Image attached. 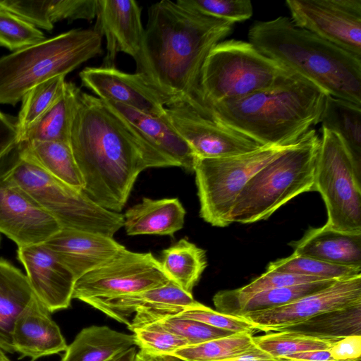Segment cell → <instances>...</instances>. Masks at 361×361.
I'll return each instance as SVG.
<instances>
[{"label":"cell","mask_w":361,"mask_h":361,"mask_svg":"<svg viewBox=\"0 0 361 361\" xmlns=\"http://www.w3.org/2000/svg\"><path fill=\"white\" fill-rule=\"evenodd\" d=\"M95 203L121 213L140 173L148 168L178 166L97 97L80 92L69 138Z\"/></svg>","instance_id":"6da1fadb"},{"label":"cell","mask_w":361,"mask_h":361,"mask_svg":"<svg viewBox=\"0 0 361 361\" xmlns=\"http://www.w3.org/2000/svg\"><path fill=\"white\" fill-rule=\"evenodd\" d=\"M233 24L176 1L154 3L148 8L140 50L134 59L136 73L166 106L185 102L202 115V67L211 50L231 32Z\"/></svg>","instance_id":"7a4b0ae2"},{"label":"cell","mask_w":361,"mask_h":361,"mask_svg":"<svg viewBox=\"0 0 361 361\" xmlns=\"http://www.w3.org/2000/svg\"><path fill=\"white\" fill-rule=\"evenodd\" d=\"M326 96L318 86L295 73L274 87L212 104L211 119L263 146H290L320 123Z\"/></svg>","instance_id":"3957f363"},{"label":"cell","mask_w":361,"mask_h":361,"mask_svg":"<svg viewBox=\"0 0 361 361\" xmlns=\"http://www.w3.org/2000/svg\"><path fill=\"white\" fill-rule=\"evenodd\" d=\"M249 42L327 94L361 105V58L279 16L252 24Z\"/></svg>","instance_id":"277c9868"},{"label":"cell","mask_w":361,"mask_h":361,"mask_svg":"<svg viewBox=\"0 0 361 361\" xmlns=\"http://www.w3.org/2000/svg\"><path fill=\"white\" fill-rule=\"evenodd\" d=\"M319 145L317 132L310 129L255 173L236 200L229 216L231 224L267 219L295 197L314 191Z\"/></svg>","instance_id":"5b68a950"},{"label":"cell","mask_w":361,"mask_h":361,"mask_svg":"<svg viewBox=\"0 0 361 361\" xmlns=\"http://www.w3.org/2000/svg\"><path fill=\"white\" fill-rule=\"evenodd\" d=\"M102 39L94 29H74L1 57L0 104L14 106L37 84L100 54Z\"/></svg>","instance_id":"8992f818"},{"label":"cell","mask_w":361,"mask_h":361,"mask_svg":"<svg viewBox=\"0 0 361 361\" xmlns=\"http://www.w3.org/2000/svg\"><path fill=\"white\" fill-rule=\"evenodd\" d=\"M51 215L61 228L113 235L123 226V214L106 209L83 191L52 176L20 153L0 169Z\"/></svg>","instance_id":"52a82bcc"},{"label":"cell","mask_w":361,"mask_h":361,"mask_svg":"<svg viewBox=\"0 0 361 361\" xmlns=\"http://www.w3.org/2000/svg\"><path fill=\"white\" fill-rule=\"evenodd\" d=\"M295 74L262 54L249 42H220L209 52L202 70L200 87L204 117L211 119L212 104L274 87Z\"/></svg>","instance_id":"ba28073f"},{"label":"cell","mask_w":361,"mask_h":361,"mask_svg":"<svg viewBox=\"0 0 361 361\" xmlns=\"http://www.w3.org/2000/svg\"><path fill=\"white\" fill-rule=\"evenodd\" d=\"M314 191L324 202L327 227L346 233H361V171L341 137L322 128Z\"/></svg>","instance_id":"9c48e42d"},{"label":"cell","mask_w":361,"mask_h":361,"mask_svg":"<svg viewBox=\"0 0 361 361\" xmlns=\"http://www.w3.org/2000/svg\"><path fill=\"white\" fill-rule=\"evenodd\" d=\"M290 146H264L233 157L197 159L194 172L201 218L213 226L230 225L231 210L247 181Z\"/></svg>","instance_id":"30bf717a"},{"label":"cell","mask_w":361,"mask_h":361,"mask_svg":"<svg viewBox=\"0 0 361 361\" xmlns=\"http://www.w3.org/2000/svg\"><path fill=\"white\" fill-rule=\"evenodd\" d=\"M171 281L151 252L126 247L75 281L73 299L109 298L164 286Z\"/></svg>","instance_id":"8fae6325"},{"label":"cell","mask_w":361,"mask_h":361,"mask_svg":"<svg viewBox=\"0 0 361 361\" xmlns=\"http://www.w3.org/2000/svg\"><path fill=\"white\" fill-rule=\"evenodd\" d=\"M300 28L361 58V0H287Z\"/></svg>","instance_id":"7c38bea8"},{"label":"cell","mask_w":361,"mask_h":361,"mask_svg":"<svg viewBox=\"0 0 361 361\" xmlns=\"http://www.w3.org/2000/svg\"><path fill=\"white\" fill-rule=\"evenodd\" d=\"M165 111L166 118L197 159L233 157L264 147L238 130L202 116L185 102L167 106Z\"/></svg>","instance_id":"4fadbf2b"},{"label":"cell","mask_w":361,"mask_h":361,"mask_svg":"<svg viewBox=\"0 0 361 361\" xmlns=\"http://www.w3.org/2000/svg\"><path fill=\"white\" fill-rule=\"evenodd\" d=\"M361 304V275L337 280L329 286L288 304L251 312L240 317L255 330L273 332L329 311Z\"/></svg>","instance_id":"5bb4252c"},{"label":"cell","mask_w":361,"mask_h":361,"mask_svg":"<svg viewBox=\"0 0 361 361\" xmlns=\"http://www.w3.org/2000/svg\"><path fill=\"white\" fill-rule=\"evenodd\" d=\"M85 302L107 316L135 329L164 317L176 315L196 305L192 294L170 281L154 288L109 298H94Z\"/></svg>","instance_id":"9a60e30c"},{"label":"cell","mask_w":361,"mask_h":361,"mask_svg":"<svg viewBox=\"0 0 361 361\" xmlns=\"http://www.w3.org/2000/svg\"><path fill=\"white\" fill-rule=\"evenodd\" d=\"M61 229L19 186L0 176V233L18 247L44 243Z\"/></svg>","instance_id":"2e32d148"},{"label":"cell","mask_w":361,"mask_h":361,"mask_svg":"<svg viewBox=\"0 0 361 361\" xmlns=\"http://www.w3.org/2000/svg\"><path fill=\"white\" fill-rule=\"evenodd\" d=\"M82 84L98 98L119 103L159 117L166 115V106L159 94L137 73L114 67H87L79 74Z\"/></svg>","instance_id":"e0dca14e"},{"label":"cell","mask_w":361,"mask_h":361,"mask_svg":"<svg viewBox=\"0 0 361 361\" xmlns=\"http://www.w3.org/2000/svg\"><path fill=\"white\" fill-rule=\"evenodd\" d=\"M30 285L38 300L51 313L68 308L75 279L44 244L18 247Z\"/></svg>","instance_id":"ac0fdd59"},{"label":"cell","mask_w":361,"mask_h":361,"mask_svg":"<svg viewBox=\"0 0 361 361\" xmlns=\"http://www.w3.org/2000/svg\"><path fill=\"white\" fill-rule=\"evenodd\" d=\"M94 30L106 38V54L102 66L114 67L119 52L135 59L144 35L141 8L133 0H97Z\"/></svg>","instance_id":"d6986e66"},{"label":"cell","mask_w":361,"mask_h":361,"mask_svg":"<svg viewBox=\"0 0 361 361\" xmlns=\"http://www.w3.org/2000/svg\"><path fill=\"white\" fill-rule=\"evenodd\" d=\"M43 244L75 280L102 266L125 247L111 236L68 228H61Z\"/></svg>","instance_id":"ffe728a7"},{"label":"cell","mask_w":361,"mask_h":361,"mask_svg":"<svg viewBox=\"0 0 361 361\" xmlns=\"http://www.w3.org/2000/svg\"><path fill=\"white\" fill-rule=\"evenodd\" d=\"M50 312L35 296L16 320L12 344L19 359L30 361L66 351L68 345Z\"/></svg>","instance_id":"44dd1931"},{"label":"cell","mask_w":361,"mask_h":361,"mask_svg":"<svg viewBox=\"0 0 361 361\" xmlns=\"http://www.w3.org/2000/svg\"><path fill=\"white\" fill-rule=\"evenodd\" d=\"M103 101L158 152L178 167L194 172L197 158L192 149L165 116L159 117L119 103Z\"/></svg>","instance_id":"7402d4cb"},{"label":"cell","mask_w":361,"mask_h":361,"mask_svg":"<svg viewBox=\"0 0 361 361\" xmlns=\"http://www.w3.org/2000/svg\"><path fill=\"white\" fill-rule=\"evenodd\" d=\"M293 254L330 264L361 267V233L336 231L324 225L310 229L293 243Z\"/></svg>","instance_id":"603a6c76"},{"label":"cell","mask_w":361,"mask_h":361,"mask_svg":"<svg viewBox=\"0 0 361 361\" xmlns=\"http://www.w3.org/2000/svg\"><path fill=\"white\" fill-rule=\"evenodd\" d=\"M337 280H321L263 290L251 295L238 294L234 289L216 293L213 302L217 312L240 317L251 312L274 308L292 302L321 290Z\"/></svg>","instance_id":"cb8c5ba5"},{"label":"cell","mask_w":361,"mask_h":361,"mask_svg":"<svg viewBox=\"0 0 361 361\" xmlns=\"http://www.w3.org/2000/svg\"><path fill=\"white\" fill-rule=\"evenodd\" d=\"M185 210L177 198L142 200L126 210L123 226L128 235H173L185 222Z\"/></svg>","instance_id":"d4e9b609"},{"label":"cell","mask_w":361,"mask_h":361,"mask_svg":"<svg viewBox=\"0 0 361 361\" xmlns=\"http://www.w3.org/2000/svg\"><path fill=\"white\" fill-rule=\"evenodd\" d=\"M35 295L25 274L0 258V349L13 353L12 333L19 314Z\"/></svg>","instance_id":"484cf974"},{"label":"cell","mask_w":361,"mask_h":361,"mask_svg":"<svg viewBox=\"0 0 361 361\" xmlns=\"http://www.w3.org/2000/svg\"><path fill=\"white\" fill-rule=\"evenodd\" d=\"M81 90L66 82L56 101L21 134V143L63 142L69 143L71 128Z\"/></svg>","instance_id":"4316f807"},{"label":"cell","mask_w":361,"mask_h":361,"mask_svg":"<svg viewBox=\"0 0 361 361\" xmlns=\"http://www.w3.org/2000/svg\"><path fill=\"white\" fill-rule=\"evenodd\" d=\"M135 345L133 334L106 326H92L80 331L61 361H108Z\"/></svg>","instance_id":"83f0119b"},{"label":"cell","mask_w":361,"mask_h":361,"mask_svg":"<svg viewBox=\"0 0 361 361\" xmlns=\"http://www.w3.org/2000/svg\"><path fill=\"white\" fill-rule=\"evenodd\" d=\"M20 153L48 173L79 190L85 183L69 143L32 142L21 143Z\"/></svg>","instance_id":"f1b7e54d"},{"label":"cell","mask_w":361,"mask_h":361,"mask_svg":"<svg viewBox=\"0 0 361 361\" xmlns=\"http://www.w3.org/2000/svg\"><path fill=\"white\" fill-rule=\"evenodd\" d=\"M320 123L341 137L361 171V105L327 94Z\"/></svg>","instance_id":"f546056e"},{"label":"cell","mask_w":361,"mask_h":361,"mask_svg":"<svg viewBox=\"0 0 361 361\" xmlns=\"http://www.w3.org/2000/svg\"><path fill=\"white\" fill-rule=\"evenodd\" d=\"M160 262L169 279L189 294L207 264L206 252L185 238L164 250Z\"/></svg>","instance_id":"4dcf8cb0"},{"label":"cell","mask_w":361,"mask_h":361,"mask_svg":"<svg viewBox=\"0 0 361 361\" xmlns=\"http://www.w3.org/2000/svg\"><path fill=\"white\" fill-rule=\"evenodd\" d=\"M281 331L334 342L361 335V304L324 312Z\"/></svg>","instance_id":"1f68e13d"},{"label":"cell","mask_w":361,"mask_h":361,"mask_svg":"<svg viewBox=\"0 0 361 361\" xmlns=\"http://www.w3.org/2000/svg\"><path fill=\"white\" fill-rule=\"evenodd\" d=\"M250 333H235L176 350L171 355L183 361H221L238 357L255 350Z\"/></svg>","instance_id":"d6a6232c"},{"label":"cell","mask_w":361,"mask_h":361,"mask_svg":"<svg viewBox=\"0 0 361 361\" xmlns=\"http://www.w3.org/2000/svg\"><path fill=\"white\" fill-rule=\"evenodd\" d=\"M267 271L312 276L322 280H340L361 275V267L330 264L293 253L270 262Z\"/></svg>","instance_id":"836d02e7"},{"label":"cell","mask_w":361,"mask_h":361,"mask_svg":"<svg viewBox=\"0 0 361 361\" xmlns=\"http://www.w3.org/2000/svg\"><path fill=\"white\" fill-rule=\"evenodd\" d=\"M253 341L258 349L276 359L300 352L329 349L335 343L284 331L253 336Z\"/></svg>","instance_id":"e575fe53"},{"label":"cell","mask_w":361,"mask_h":361,"mask_svg":"<svg viewBox=\"0 0 361 361\" xmlns=\"http://www.w3.org/2000/svg\"><path fill=\"white\" fill-rule=\"evenodd\" d=\"M65 83V76L54 77L37 84L24 95L18 116L20 137L23 132L60 97Z\"/></svg>","instance_id":"d590c367"},{"label":"cell","mask_w":361,"mask_h":361,"mask_svg":"<svg viewBox=\"0 0 361 361\" xmlns=\"http://www.w3.org/2000/svg\"><path fill=\"white\" fill-rule=\"evenodd\" d=\"M43 32L31 23L0 6V46L14 51L44 40Z\"/></svg>","instance_id":"8d00e7d4"},{"label":"cell","mask_w":361,"mask_h":361,"mask_svg":"<svg viewBox=\"0 0 361 361\" xmlns=\"http://www.w3.org/2000/svg\"><path fill=\"white\" fill-rule=\"evenodd\" d=\"M133 332L136 345L154 355H172L189 345L185 338L166 330L158 322L144 325Z\"/></svg>","instance_id":"74e56055"},{"label":"cell","mask_w":361,"mask_h":361,"mask_svg":"<svg viewBox=\"0 0 361 361\" xmlns=\"http://www.w3.org/2000/svg\"><path fill=\"white\" fill-rule=\"evenodd\" d=\"M176 2L202 14L233 23L247 20L253 14L249 0H177Z\"/></svg>","instance_id":"f35d334b"},{"label":"cell","mask_w":361,"mask_h":361,"mask_svg":"<svg viewBox=\"0 0 361 361\" xmlns=\"http://www.w3.org/2000/svg\"><path fill=\"white\" fill-rule=\"evenodd\" d=\"M158 322L166 330L185 338L189 345H198L235 334L197 320L183 318L178 314L164 317Z\"/></svg>","instance_id":"ab89813d"},{"label":"cell","mask_w":361,"mask_h":361,"mask_svg":"<svg viewBox=\"0 0 361 361\" xmlns=\"http://www.w3.org/2000/svg\"><path fill=\"white\" fill-rule=\"evenodd\" d=\"M178 315L233 333L247 332L252 334L255 331L252 325L245 319L221 313L200 302L186 308Z\"/></svg>","instance_id":"60d3db41"},{"label":"cell","mask_w":361,"mask_h":361,"mask_svg":"<svg viewBox=\"0 0 361 361\" xmlns=\"http://www.w3.org/2000/svg\"><path fill=\"white\" fill-rule=\"evenodd\" d=\"M312 276L295 274L266 271L259 277L252 280L248 284L234 289L240 295H247L266 290L307 283L321 281Z\"/></svg>","instance_id":"b9f144b4"},{"label":"cell","mask_w":361,"mask_h":361,"mask_svg":"<svg viewBox=\"0 0 361 361\" xmlns=\"http://www.w3.org/2000/svg\"><path fill=\"white\" fill-rule=\"evenodd\" d=\"M20 145L18 117L0 111V169L19 154Z\"/></svg>","instance_id":"7bdbcfd3"},{"label":"cell","mask_w":361,"mask_h":361,"mask_svg":"<svg viewBox=\"0 0 361 361\" xmlns=\"http://www.w3.org/2000/svg\"><path fill=\"white\" fill-rule=\"evenodd\" d=\"M335 361H360L361 335L346 336L335 342L329 348Z\"/></svg>","instance_id":"ee69618b"},{"label":"cell","mask_w":361,"mask_h":361,"mask_svg":"<svg viewBox=\"0 0 361 361\" xmlns=\"http://www.w3.org/2000/svg\"><path fill=\"white\" fill-rule=\"evenodd\" d=\"M281 358L295 361H335L330 355L329 349L300 352Z\"/></svg>","instance_id":"f6af8a7d"},{"label":"cell","mask_w":361,"mask_h":361,"mask_svg":"<svg viewBox=\"0 0 361 361\" xmlns=\"http://www.w3.org/2000/svg\"><path fill=\"white\" fill-rule=\"evenodd\" d=\"M277 360L257 348L242 355L221 361H276Z\"/></svg>","instance_id":"bcb514c9"},{"label":"cell","mask_w":361,"mask_h":361,"mask_svg":"<svg viewBox=\"0 0 361 361\" xmlns=\"http://www.w3.org/2000/svg\"><path fill=\"white\" fill-rule=\"evenodd\" d=\"M136 353V348L133 346L116 355L108 361H134Z\"/></svg>","instance_id":"7dc6e473"},{"label":"cell","mask_w":361,"mask_h":361,"mask_svg":"<svg viewBox=\"0 0 361 361\" xmlns=\"http://www.w3.org/2000/svg\"><path fill=\"white\" fill-rule=\"evenodd\" d=\"M134 361H158V360L156 355L140 350L136 353Z\"/></svg>","instance_id":"c3c4849f"},{"label":"cell","mask_w":361,"mask_h":361,"mask_svg":"<svg viewBox=\"0 0 361 361\" xmlns=\"http://www.w3.org/2000/svg\"><path fill=\"white\" fill-rule=\"evenodd\" d=\"M158 361H183L182 360L171 355H156Z\"/></svg>","instance_id":"681fc988"},{"label":"cell","mask_w":361,"mask_h":361,"mask_svg":"<svg viewBox=\"0 0 361 361\" xmlns=\"http://www.w3.org/2000/svg\"><path fill=\"white\" fill-rule=\"evenodd\" d=\"M0 361H11V360L7 357L5 352L0 349Z\"/></svg>","instance_id":"f907efd6"},{"label":"cell","mask_w":361,"mask_h":361,"mask_svg":"<svg viewBox=\"0 0 361 361\" xmlns=\"http://www.w3.org/2000/svg\"><path fill=\"white\" fill-rule=\"evenodd\" d=\"M276 361H293V360L286 359V358H278V360Z\"/></svg>","instance_id":"816d5d0a"},{"label":"cell","mask_w":361,"mask_h":361,"mask_svg":"<svg viewBox=\"0 0 361 361\" xmlns=\"http://www.w3.org/2000/svg\"><path fill=\"white\" fill-rule=\"evenodd\" d=\"M1 235H0V243H1Z\"/></svg>","instance_id":"f5cc1de1"},{"label":"cell","mask_w":361,"mask_h":361,"mask_svg":"<svg viewBox=\"0 0 361 361\" xmlns=\"http://www.w3.org/2000/svg\"><path fill=\"white\" fill-rule=\"evenodd\" d=\"M293 361H295V360H293ZM361 361V360H360Z\"/></svg>","instance_id":"db71d44e"}]
</instances>
